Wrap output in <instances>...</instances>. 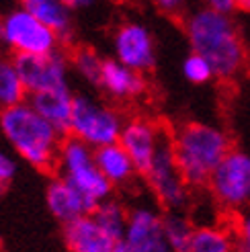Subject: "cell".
Listing matches in <instances>:
<instances>
[{
    "label": "cell",
    "mask_w": 250,
    "mask_h": 252,
    "mask_svg": "<svg viewBox=\"0 0 250 252\" xmlns=\"http://www.w3.org/2000/svg\"><path fill=\"white\" fill-rule=\"evenodd\" d=\"M191 52L205 58L218 80L240 78L248 68V49L238 25L226 12L201 8L185 21Z\"/></svg>",
    "instance_id": "6da1fadb"
},
{
    "label": "cell",
    "mask_w": 250,
    "mask_h": 252,
    "mask_svg": "<svg viewBox=\"0 0 250 252\" xmlns=\"http://www.w3.org/2000/svg\"><path fill=\"white\" fill-rule=\"evenodd\" d=\"M177 164L193 191L207 189L214 170L232 152V137L214 123L189 121L170 133Z\"/></svg>",
    "instance_id": "7a4b0ae2"
},
{
    "label": "cell",
    "mask_w": 250,
    "mask_h": 252,
    "mask_svg": "<svg viewBox=\"0 0 250 252\" xmlns=\"http://www.w3.org/2000/svg\"><path fill=\"white\" fill-rule=\"evenodd\" d=\"M0 129L19 158L27 164L41 172H52L58 168L64 135L29 103L0 109Z\"/></svg>",
    "instance_id": "3957f363"
},
{
    "label": "cell",
    "mask_w": 250,
    "mask_h": 252,
    "mask_svg": "<svg viewBox=\"0 0 250 252\" xmlns=\"http://www.w3.org/2000/svg\"><path fill=\"white\" fill-rule=\"evenodd\" d=\"M60 176L66 179L86 199L91 211H94L103 201L113 197V185L98 170L94 162V148L84 144L74 135L64 137L58 160Z\"/></svg>",
    "instance_id": "277c9868"
},
{
    "label": "cell",
    "mask_w": 250,
    "mask_h": 252,
    "mask_svg": "<svg viewBox=\"0 0 250 252\" xmlns=\"http://www.w3.org/2000/svg\"><path fill=\"white\" fill-rule=\"evenodd\" d=\"M125 119L121 113L89 94H74L70 135L78 137L91 148H103L117 144L123 131Z\"/></svg>",
    "instance_id": "5b68a950"
},
{
    "label": "cell",
    "mask_w": 250,
    "mask_h": 252,
    "mask_svg": "<svg viewBox=\"0 0 250 252\" xmlns=\"http://www.w3.org/2000/svg\"><path fill=\"white\" fill-rule=\"evenodd\" d=\"M211 201L228 213H242L250 207V154L232 150L214 170L207 183Z\"/></svg>",
    "instance_id": "8992f818"
},
{
    "label": "cell",
    "mask_w": 250,
    "mask_h": 252,
    "mask_svg": "<svg viewBox=\"0 0 250 252\" xmlns=\"http://www.w3.org/2000/svg\"><path fill=\"white\" fill-rule=\"evenodd\" d=\"M148 189L152 191L154 199L164 211H185L191 203V191L185 176L177 164V158L172 152L170 133L164 135L158 152L144 174Z\"/></svg>",
    "instance_id": "52a82bcc"
},
{
    "label": "cell",
    "mask_w": 250,
    "mask_h": 252,
    "mask_svg": "<svg viewBox=\"0 0 250 252\" xmlns=\"http://www.w3.org/2000/svg\"><path fill=\"white\" fill-rule=\"evenodd\" d=\"M0 43L15 56H43L60 49V37L29 10L15 8L0 19Z\"/></svg>",
    "instance_id": "ba28073f"
},
{
    "label": "cell",
    "mask_w": 250,
    "mask_h": 252,
    "mask_svg": "<svg viewBox=\"0 0 250 252\" xmlns=\"http://www.w3.org/2000/svg\"><path fill=\"white\" fill-rule=\"evenodd\" d=\"M15 66L29 94L68 88V60L60 52L43 56H15Z\"/></svg>",
    "instance_id": "9c48e42d"
},
{
    "label": "cell",
    "mask_w": 250,
    "mask_h": 252,
    "mask_svg": "<svg viewBox=\"0 0 250 252\" xmlns=\"http://www.w3.org/2000/svg\"><path fill=\"white\" fill-rule=\"evenodd\" d=\"M125 242L133 252H174L164 234V213L152 205L129 209Z\"/></svg>",
    "instance_id": "30bf717a"
},
{
    "label": "cell",
    "mask_w": 250,
    "mask_h": 252,
    "mask_svg": "<svg viewBox=\"0 0 250 252\" xmlns=\"http://www.w3.org/2000/svg\"><path fill=\"white\" fill-rule=\"evenodd\" d=\"M115 60L135 72H150L156 66L154 37L142 23H123L113 37Z\"/></svg>",
    "instance_id": "8fae6325"
},
{
    "label": "cell",
    "mask_w": 250,
    "mask_h": 252,
    "mask_svg": "<svg viewBox=\"0 0 250 252\" xmlns=\"http://www.w3.org/2000/svg\"><path fill=\"white\" fill-rule=\"evenodd\" d=\"M164 135L166 131L148 117H133L125 121L119 144L129 154L140 176L148 172L162 140H164Z\"/></svg>",
    "instance_id": "7c38bea8"
},
{
    "label": "cell",
    "mask_w": 250,
    "mask_h": 252,
    "mask_svg": "<svg viewBox=\"0 0 250 252\" xmlns=\"http://www.w3.org/2000/svg\"><path fill=\"white\" fill-rule=\"evenodd\" d=\"M45 203H47L49 213L54 216V220H58L62 225L93 213L89 203H86V199L66 179H62L60 174L47 183Z\"/></svg>",
    "instance_id": "4fadbf2b"
},
{
    "label": "cell",
    "mask_w": 250,
    "mask_h": 252,
    "mask_svg": "<svg viewBox=\"0 0 250 252\" xmlns=\"http://www.w3.org/2000/svg\"><path fill=\"white\" fill-rule=\"evenodd\" d=\"M98 88H101L103 93H107L111 98L133 100V98H140L146 93L148 82L142 72H135L125 64H121L119 60L109 58L103 62L101 86Z\"/></svg>",
    "instance_id": "5bb4252c"
},
{
    "label": "cell",
    "mask_w": 250,
    "mask_h": 252,
    "mask_svg": "<svg viewBox=\"0 0 250 252\" xmlns=\"http://www.w3.org/2000/svg\"><path fill=\"white\" fill-rule=\"evenodd\" d=\"M64 244L70 252H111L115 240L109 238L93 216H82L64 225Z\"/></svg>",
    "instance_id": "9a60e30c"
},
{
    "label": "cell",
    "mask_w": 250,
    "mask_h": 252,
    "mask_svg": "<svg viewBox=\"0 0 250 252\" xmlns=\"http://www.w3.org/2000/svg\"><path fill=\"white\" fill-rule=\"evenodd\" d=\"M27 103L45 121L52 123L64 137L70 135V121H72V107H74V94L70 91V86L58 88V91L29 94Z\"/></svg>",
    "instance_id": "2e32d148"
},
{
    "label": "cell",
    "mask_w": 250,
    "mask_h": 252,
    "mask_svg": "<svg viewBox=\"0 0 250 252\" xmlns=\"http://www.w3.org/2000/svg\"><path fill=\"white\" fill-rule=\"evenodd\" d=\"M94 162H96L98 170L105 174V179L115 189L127 187L129 183L135 181V176H137L135 164L131 162L129 154L125 152L119 142L103 146V148H96L94 150Z\"/></svg>",
    "instance_id": "e0dca14e"
},
{
    "label": "cell",
    "mask_w": 250,
    "mask_h": 252,
    "mask_svg": "<svg viewBox=\"0 0 250 252\" xmlns=\"http://www.w3.org/2000/svg\"><path fill=\"white\" fill-rule=\"evenodd\" d=\"M21 6L56 31L62 43L72 39V10L64 0H21Z\"/></svg>",
    "instance_id": "ac0fdd59"
},
{
    "label": "cell",
    "mask_w": 250,
    "mask_h": 252,
    "mask_svg": "<svg viewBox=\"0 0 250 252\" xmlns=\"http://www.w3.org/2000/svg\"><path fill=\"white\" fill-rule=\"evenodd\" d=\"M191 252H238L234 225H226V223L197 225Z\"/></svg>",
    "instance_id": "d6986e66"
},
{
    "label": "cell",
    "mask_w": 250,
    "mask_h": 252,
    "mask_svg": "<svg viewBox=\"0 0 250 252\" xmlns=\"http://www.w3.org/2000/svg\"><path fill=\"white\" fill-rule=\"evenodd\" d=\"M91 216L94 218V221L101 225L103 232L113 238L115 242L123 240L125 238V230H127V216H129V209L125 207L119 199H107L98 205Z\"/></svg>",
    "instance_id": "ffe728a7"
},
{
    "label": "cell",
    "mask_w": 250,
    "mask_h": 252,
    "mask_svg": "<svg viewBox=\"0 0 250 252\" xmlns=\"http://www.w3.org/2000/svg\"><path fill=\"white\" fill-rule=\"evenodd\" d=\"M27 98H29V93L21 80L15 60L0 58V109L27 103Z\"/></svg>",
    "instance_id": "44dd1931"
},
{
    "label": "cell",
    "mask_w": 250,
    "mask_h": 252,
    "mask_svg": "<svg viewBox=\"0 0 250 252\" xmlns=\"http://www.w3.org/2000/svg\"><path fill=\"white\" fill-rule=\"evenodd\" d=\"M197 225L185 211H164V234L174 252H191Z\"/></svg>",
    "instance_id": "7402d4cb"
},
{
    "label": "cell",
    "mask_w": 250,
    "mask_h": 252,
    "mask_svg": "<svg viewBox=\"0 0 250 252\" xmlns=\"http://www.w3.org/2000/svg\"><path fill=\"white\" fill-rule=\"evenodd\" d=\"M103 58L91 47H78L72 54V66L91 86H101V72H103Z\"/></svg>",
    "instance_id": "603a6c76"
},
{
    "label": "cell",
    "mask_w": 250,
    "mask_h": 252,
    "mask_svg": "<svg viewBox=\"0 0 250 252\" xmlns=\"http://www.w3.org/2000/svg\"><path fill=\"white\" fill-rule=\"evenodd\" d=\"M183 76L191 84H207L216 78L211 64L199 54H189L183 62Z\"/></svg>",
    "instance_id": "cb8c5ba5"
},
{
    "label": "cell",
    "mask_w": 250,
    "mask_h": 252,
    "mask_svg": "<svg viewBox=\"0 0 250 252\" xmlns=\"http://www.w3.org/2000/svg\"><path fill=\"white\" fill-rule=\"evenodd\" d=\"M234 232L238 252H250V209L238 213V218L234 221Z\"/></svg>",
    "instance_id": "d4e9b609"
},
{
    "label": "cell",
    "mask_w": 250,
    "mask_h": 252,
    "mask_svg": "<svg viewBox=\"0 0 250 252\" xmlns=\"http://www.w3.org/2000/svg\"><path fill=\"white\" fill-rule=\"evenodd\" d=\"M17 176V162L0 150V193H4Z\"/></svg>",
    "instance_id": "484cf974"
},
{
    "label": "cell",
    "mask_w": 250,
    "mask_h": 252,
    "mask_svg": "<svg viewBox=\"0 0 250 252\" xmlns=\"http://www.w3.org/2000/svg\"><path fill=\"white\" fill-rule=\"evenodd\" d=\"M152 2L164 12V15H170V17H179L185 10V0H152Z\"/></svg>",
    "instance_id": "4316f807"
},
{
    "label": "cell",
    "mask_w": 250,
    "mask_h": 252,
    "mask_svg": "<svg viewBox=\"0 0 250 252\" xmlns=\"http://www.w3.org/2000/svg\"><path fill=\"white\" fill-rule=\"evenodd\" d=\"M209 8L219 10V12H226L230 15L232 10H236V0H205Z\"/></svg>",
    "instance_id": "83f0119b"
},
{
    "label": "cell",
    "mask_w": 250,
    "mask_h": 252,
    "mask_svg": "<svg viewBox=\"0 0 250 252\" xmlns=\"http://www.w3.org/2000/svg\"><path fill=\"white\" fill-rule=\"evenodd\" d=\"M64 2L70 6V10H84V8H91L96 0H64Z\"/></svg>",
    "instance_id": "f1b7e54d"
},
{
    "label": "cell",
    "mask_w": 250,
    "mask_h": 252,
    "mask_svg": "<svg viewBox=\"0 0 250 252\" xmlns=\"http://www.w3.org/2000/svg\"><path fill=\"white\" fill-rule=\"evenodd\" d=\"M111 252H133V250L129 248V244L125 240H119V242H115V246H113V250H111Z\"/></svg>",
    "instance_id": "f546056e"
},
{
    "label": "cell",
    "mask_w": 250,
    "mask_h": 252,
    "mask_svg": "<svg viewBox=\"0 0 250 252\" xmlns=\"http://www.w3.org/2000/svg\"><path fill=\"white\" fill-rule=\"evenodd\" d=\"M236 8L242 12H250V0H236Z\"/></svg>",
    "instance_id": "4dcf8cb0"
}]
</instances>
